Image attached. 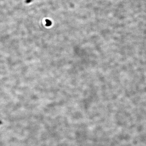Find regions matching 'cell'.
I'll use <instances>...</instances> for the list:
<instances>
[{
    "mask_svg": "<svg viewBox=\"0 0 146 146\" xmlns=\"http://www.w3.org/2000/svg\"><path fill=\"white\" fill-rule=\"evenodd\" d=\"M46 26L47 27H49L51 25H52V23L51 22V21L49 20H46Z\"/></svg>",
    "mask_w": 146,
    "mask_h": 146,
    "instance_id": "obj_1",
    "label": "cell"
}]
</instances>
